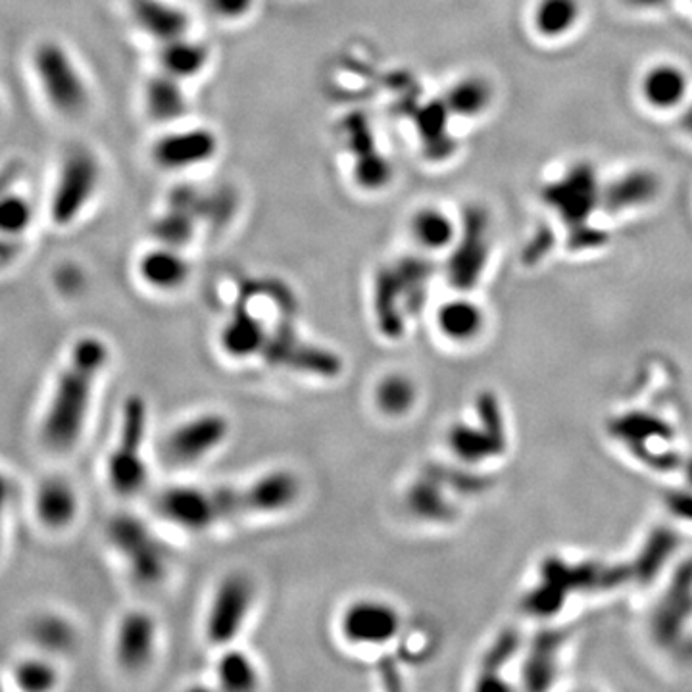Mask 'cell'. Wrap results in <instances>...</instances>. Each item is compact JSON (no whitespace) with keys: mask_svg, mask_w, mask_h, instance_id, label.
Listing matches in <instances>:
<instances>
[{"mask_svg":"<svg viewBox=\"0 0 692 692\" xmlns=\"http://www.w3.org/2000/svg\"><path fill=\"white\" fill-rule=\"evenodd\" d=\"M607 431L648 468L671 471L681 466V456L669 448L676 433L658 415L645 412L617 415L607 423Z\"/></svg>","mask_w":692,"mask_h":692,"instance_id":"obj_5","label":"cell"},{"mask_svg":"<svg viewBox=\"0 0 692 692\" xmlns=\"http://www.w3.org/2000/svg\"><path fill=\"white\" fill-rule=\"evenodd\" d=\"M458 227L453 217L438 208H422L412 215L410 233L417 245L427 250H445L458 237Z\"/></svg>","mask_w":692,"mask_h":692,"instance_id":"obj_31","label":"cell"},{"mask_svg":"<svg viewBox=\"0 0 692 692\" xmlns=\"http://www.w3.org/2000/svg\"><path fill=\"white\" fill-rule=\"evenodd\" d=\"M679 125H681V130H683L684 133H689L692 137V102L689 107L684 108L683 112H681Z\"/></svg>","mask_w":692,"mask_h":692,"instance_id":"obj_52","label":"cell"},{"mask_svg":"<svg viewBox=\"0 0 692 692\" xmlns=\"http://www.w3.org/2000/svg\"><path fill=\"white\" fill-rule=\"evenodd\" d=\"M448 487L431 471L410 484L406 506L417 520L427 523H450L458 517V507L448 499Z\"/></svg>","mask_w":692,"mask_h":692,"instance_id":"obj_20","label":"cell"},{"mask_svg":"<svg viewBox=\"0 0 692 692\" xmlns=\"http://www.w3.org/2000/svg\"><path fill=\"white\" fill-rule=\"evenodd\" d=\"M217 154V137L207 127L171 131L158 138L153 146L156 166L168 171L202 166Z\"/></svg>","mask_w":692,"mask_h":692,"instance_id":"obj_16","label":"cell"},{"mask_svg":"<svg viewBox=\"0 0 692 692\" xmlns=\"http://www.w3.org/2000/svg\"><path fill=\"white\" fill-rule=\"evenodd\" d=\"M154 233L161 245L181 248L191 241L194 227H192L191 215L185 212H171L161 217L160 222L154 225Z\"/></svg>","mask_w":692,"mask_h":692,"instance_id":"obj_43","label":"cell"},{"mask_svg":"<svg viewBox=\"0 0 692 692\" xmlns=\"http://www.w3.org/2000/svg\"><path fill=\"white\" fill-rule=\"evenodd\" d=\"M108 360L110 348L100 337L87 335L71 345L38 422V438L46 450L66 454L81 440Z\"/></svg>","mask_w":692,"mask_h":692,"instance_id":"obj_1","label":"cell"},{"mask_svg":"<svg viewBox=\"0 0 692 692\" xmlns=\"http://www.w3.org/2000/svg\"><path fill=\"white\" fill-rule=\"evenodd\" d=\"M607 243V233L596 225H584L579 230L568 231V245L571 250H594Z\"/></svg>","mask_w":692,"mask_h":692,"instance_id":"obj_47","label":"cell"},{"mask_svg":"<svg viewBox=\"0 0 692 692\" xmlns=\"http://www.w3.org/2000/svg\"><path fill=\"white\" fill-rule=\"evenodd\" d=\"M543 202L553 208L568 231L579 230L591 223V217L602 200L596 169L589 161H579L563 171V176L543 187Z\"/></svg>","mask_w":692,"mask_h":692,"instance_id":"obj_7","label":"cell"},{"mask_svg":"<svg viewBox=\"0 0 692 692\" xmlns=\"http://www.w3.org/2000/svg\"><path fill=\"white\" fill-rule=\"evenodd\" d=\"M391 174V166H389V161L381 154H361L360 160L356 164V181L360 183V187L369 189V191L381 189V187L389 183Z\"/></svg>","mask_w":692,"mask_h":692,"instance_id":"obj_45","label":"cell"},{"mask_svg":"<svg viewBox=\"0 0 692 692\" xmlns=\"http://www.w3.org/2000/svg\"><path fill=\"white\" fill-rule=\"evenodd\" d=\"M230 433L231 423L225 415L204 412L179 423L166 438L164 450L168 460L177 466H191L215 453L227 440Z\"/></svg>","mask_w":692,"mask_h":692,"instance_id":"obj_11","label":"cell"},{"mask_svg":"<svg viewBox=\"0 0 692 692\" xmlns=\"http://www.w3.org/2000/svg\"><path fill=\"white\" fill-rule=\"evenodd\" d=\"M108 543L127 563L138 583H160L168 576L169 554L145 522L131 514H118L108 522Z\"/></svg>","mask_w":692,"mask_h":692,"instance_id":"obj_4","label":"cell"},{"mask_svg":"<svg viewBox=\"0 0 692 692\" xmlns=\"http://www.w3.org/2000/svg\"><path fill=\"white\" fill-rule=\"evenodd\" d=\"M623 2L637 10H656V8L668 7L671 0H623Z\"/></svg>","mask_w":692,"mask_h":692,"instance_id":"obj_51","label":"cell"},{"mask_svg":"<svg viewBox=\"0 0 692 692\" xmlns=\"http://www.w3.org/2000/svg\"><path fill=\"white\" fill-rule=\"evenodd\" d=\"M31 207L22 197L0 199V235H22L30 227Z\"/></svg>","mask_w":692,"mask_h":692,"instance_id":"obj_44","label":"cell"},{"mask_svg":"<svg viewBox=\"0 0 692 692\" xmlns=\"http://www.w3.org/2000/svg\"><path fill=\"white\" fill-rule=\"evenodd\" d=\"M33 66L45 97L60 114L77 115L89 104V89L76 62L58 43H41L33 54Z\"/></svg>","mask_w":692,"mask_h":692,"instance_id":"obj_6","label":"cell"},{"mask_svg":"<svg viewBox=\"0 0 692 692\" xmlns=\"http://www.w3.org/2000/svg\"><path fill=\"white\" fill-rule=\"evenodd\" d=\"M373 397L381 414L389 417H402L415 406L417 387L404 373H389L377 383Z\"/></svg>","mask_w":692,"mask_h":692,"instance_id":"obj_37","label":"cell"},{"mask_svg":"<svg viewBox=\"0 0 692 692\" xmlns=\"http://www.w3.org/2000/svg\"><path fill=\"white\" fill-rule=\"evenodd\" d=\"M261 354L279 366L304 369L317 376H337L341 371V360L335 354L308 345L292 331V327H281L276 331V335L266 341Z\"/></svg>","mask_w":692,"mask_h":692,"instance_id":"obj_17","label":"cell"},{"mask_svg":"<svg viewBox=\"0 0 692 692\" xmlns=\"http://www.w3.org/2000/svg\"><path fill=\"white\" fill-rule=\"evenodd\" d=\"M581 18V0H538L533 23L538 35L560 38L571 33Z\"/></svg>","mask_w":692,"mask_h":692,"instance_id":"obj_34","label":"cell"},{"mask_svg":"<svg viewBox=\"0 0 692 692\" xmlns=\"http://www.w3.org/2000/svg\"><path fill=\"white\" fill-rule=\"evenodd\" d=\"M692 622V561L683 563L671 577L650 617L654 640L668 650L681 648L684 629Z\"/></svg>","mask_w":692,"mask_h":692,"instance_id":"obj_12","label":"cell"},{"mask_svg":"<svg viewBox=\"0 0 692 692\" xmlns=\"http://www.w3.org/2000/svg\"><path fill=\"white\" fill-rule=\"evenodd\" d=\"M100 166L97 156L83 146L71 148L62 160L54 187L51 214L54 223L69 225L83 214L99 189Z\"/></svg>","mask_w":692,"mask_h":692,"instance_id":"obj_8","label":"cell"},{"mask_svg":"<svg viewBox=\"0 0 692 692\" xmlns=\"http://www.w3.org/2000/svg\"><path fill=\"white\" fill-rule=\"evenodd\" d=\"M266 341L268 335L264 331V323L248 310H238L231 315L222 331L223 350L231 358H250L254 354H261Z\"/></svg>","mask_w":692,"mask_h":692,"instance_id":"obj_27","label":"cell"},{"mask_svg":"<svg viewBox=\"0 0 692 692\" xmlns=\"http://www.w3.org/2000/svg\"><path fill=\"white\" fill-rule=\"evenodd\" d=\"M689 92V77L673 64H658L646 71L640 81L643 99L656 110L681 107Z\"/></svg>","mask_w":692,"mask_h":692,"instance_id":"obj_24","label":"cell"},{"mask_svg":"<svg viewBox=\"0 0 692 692\" xmlns=\"http://www.w3.org/2000/svg\"><path fill=\"white\" fill-rule=\"evenodd\" d=\"M491 83L483 77L469 76L454 83L446 92L445 104L450 114L477 118L491 107Z\"/></svg>","mask_w":692,"mask_h":692,"instance_id":"obj_36","label":"cell"},{"mask_svg":"<svg viewBox=\"0 0 692 692\" xmlns=\"http://www.w3.org/2000/svg\"><path fill=\"white\" fill-rule=\"evenodd\" d=\"M566 596L568 592L560 589L558 584L540 579V584L525 594L523 610L533 617H553L566 604Z\"/></svg>","mask_w":692,"mask_h":692,"instance_id":"obj_40","label":"cell"},{"mask_svg":"<svg viewBox=\"0 0 692 692\" xmlns=\"http://www.w3.org/2000/svg\"><path fill=\"white\" fill-rule=\"evenodd\" d=\"M406 299L400 287L399 277L391 269H384L377 277L376 314L379 327L387 337H399L404 330Z\"/></svg>","mask_w":692,"mask_h":692,"instance_id":"obj_29","label":"cell"},{"mask_svg":"<svg viewBox=\"0 0 692 692\" xmlns=\"http://www.w3.org/2000/svg\"><path fill=\"white\" fill-rule=\"evenodd\" d=\"M302 484L291 469H274L256 477L245 487L214 489L222 520L238 515H266L283 512L299 500Z\"/></svg>","mask_w":692,"mask_h":692,"instance_id":"obj_3","label":"cell"},{"mask_svg":"<svg viewBox=\"0 0 692 692\" xmlns=\"http://www.w3.org/2000/svg\"><path fill=\"white\" fill-rule=\"evenodd\" d=\"M189 261L179 254V248L161 245L143 254L138 261V276L156 291H176L189 279Z\"/></svg>","mask_w":692,"mask_h":692,"instance_id":"obj_21","label":"cell"},{"mask_svg":"<svg viewBox=\"0 0 692 692\" xmlns=\"http://www.w3.org/2000/svg\"><path fill=\"white\" fill-rule=\"evenodd\" d=\"M554 235L550 227H540L537 233L527 241V245L523 248L522 258L525 264H538L545 258L546 254L553 250Z\"/></svg>","mask_w":692,"mask_h":692,"instance_id":"obj_49","label":"cell"},{"mask_svg":"<svg viewBox=\"0 0 692 692\" xmlns=\"http://www.w3.org/2000/svg\"><path fill=\"white\" fill-rule=\"evenodd\" d=\"M691 2H692V0H691Z\"/></svg>","mask_w":692,"mask_h":692,"instance_id":"obj_55","label":"cell"},{"mask_svg":"<svg viewBox=\"0 0 692 692\" xmlns=\"http://www.w3.org/2000/svg\"><path fill=\"white\" fill-rule=\"evenodd\" d=\"M437 327L453 343H471L483 331V310L466 297L448 300L438 308Z\"/></svg>","mask_w":692,"mask_h":692,"instance_id":"obj_25","label":"cell"},{"mask_svg":"<svg viewBox=\"0 0 692 692\" xmlns=\"http://www.w3.org/2000/svg\"><path fill=\"white\" fill-rule=\"evenodd\" d=\"M135 18L146 33L164 43L185 37V31L189 27L187 14L164 0H137Z\"/></svg>","mask_w":692,"mask_h":692,"instance_id":"obj_28","label":"cell"},{"mask_svg":"<svg viewBox=\"0 0 692 692\" xmlns=\"http://www.w3.org/2000/svg\"><path fill=\"white\" fill-rule=\"evenodd\" d=\"M660 192V179L650 169H630L602 187L600 208L610 214L650 204Z\"/></svg>","mask_w":692,"mask_h":692,"instance_id":"obj_19","label":"cell"},{"mask_svg":"<svg viewBox=\"0 0 692 692\" xmlns=\"http://www.w3.org/2000/svg\"><path fill=\"white\" fill-rule=\"evenodd\" d=\"M187 97L181 89V79L164 71L150 79L146 87V110L156 122H174L187 114Z\"/></svg>","mask_w":692,"mask_h":692,"instance_id":"obj_32","label":"cell"},{"mask_svg":"<svg viewBox=\"0 0 692 692\" xmlns=\"http://www.w3.org/2000/svg\"><path fill=\"white\" fill-rule=\"evenodd\" d=\"M27 635H30L31 645L37 648V652L46 654L51 658L76 652L79 645V630L74 622L56 612L35 615L31 620Z\"/></svg>","mask_w":692,"mask_h":692,"instance_id":"obj_22","label":"cell"},{"mask_svg":"<svg viewBox=\"0 0 692 692\" xmlns=\"http://www.w3.org/2000/svg\"><path fill=\"white\" fill-rule=\"evenodd\" d=\"M215 677L225 691L246 692L260 687V673L250 660V656L233 648L220 656L215 666Z\"/></svg>","mask_w":692,"mask_h":692,"instance_id":"obj_38","label":"cell"},{"mask_svg":"<svg viewBox=\"0 0 692 692\" xmlns=\"http://www.w3.org/2000/svg\"><path fill=\"white\" fill-rule=\"evenodd\" d=\"M446 443L456 460L468 466H477L483 461L499 458L506 453L494 438L481 427L469 423H454L446 435Z\"/></svg>","mask_w":692,"mask_h":692,"instance_id":"obj_26","label":"cell"},{"mask_svg":"<svg viewBox=\"0 0 692 692\" xmlns=\"http://www.w3.org/2000/svg\"><path fill=\"white\" fill-rule=\"evenodd\" d=\"M522 645V638L515 629H506L494 638L491 648L484 652L481 660V673L483 676H499L500 669L504 668L514 658Z\"/></svg>","mask_w":692,"mask_h":692,"instance_id":"obj_42","label":"cell"},{"mask_svg":"<svg viewBox=\"0 0 692 692\" xmlns=\"http://www.w3.org/2000/svg\"><path fill=\"white\" fill-rule=\"evenodd\" d=\"M427 471L438 477L450 491L464 492V494H477L484 491L489 483L483 477L473 476L469 471H460V469L440 468V466H431Z\"/></svg>","mask_w":692,"mask_h":692,"instance_id":"obj_46","label":"cell"},{"mask_svg":"<svg viewBox=\"0 0 692 692\" xmlns=\"http://www.w3.org/2000/svg\"><path fill=\"white\" fill-rule=\"evenodd\" d=\"M158 627L145 610H131L115 627L114 656L118 666L127 673L145 671L154 660Z\"/></svg>","mask_w":692,"mask_h":692,"instance_id":"obj_15","label":"cell"},{"mask_svg":"<svg viewBox=\"0 0 692 692\" xmlns=\"http://www.w3.org/2000/svg\"><path fill=\"white\" fill-rule=\"evenodd\" d=\"M677 546H679V535H676V531L669 527L654 529L646 538L635 561L630 563L633 579L646 581V583L656 579L676 553Z\"/></svg>","mask_w":692,"mask_h":692,"instance_id":"obj_30","label":"cell"},{"mask_svg":"<svg viewBox=\"0 0 692 692\" xmlns=\"http://www.w3.org/2000/svg\"><path fill=\"white\" fill-rule=\"evenodd\" d=\"M10 679L18 691L48 692L60 683V671L54 663V658L46 654L23 656L15 661L10 671Z\"/></svg>","mask_w":692,"mask_h":692,"instance_id":"obj_33","label":"cell"},{"mask_svg":"<svg viewBox=\"0 0 692 692\" xmlns=\"http://www.w3.org/2000/svg\"><path fill=\"white\" fill-rule=\"evenodd\" d=\"M477 420L489 435L499 443L504 450L507 448V425L500 400L494 392L483 391L476 399Z\"/></svg>","mask_w":692,"mask_h":692,"instance_id":"obj_41","label":"cell"},{"mask_svg":"<svg viewBox=\"0 0 692 692\" xmlns=\"http://www.w3.org/2000/svg\"><path fill=\"white\" fill-rule=\"evenodd\" d=\"M204 4L214 18L235 22L253 10L254 0H204Z\"/></svg>","mask_w":692,"mask_h":692,"instance_id":"obj_48","label":"cell"},{"mask_svg":"<svg viewBox=\"0 0 692 692\" xmlns=\"http://www.w3.org/2000/svg\"><path fill=\"white\" fill-rule=\"evenodd\" d=\"M253 604L254 584L245 573L223 577L208 607V640L215 646L233 643L245 627Z\"/></svg>","mask_w":692,"mask_h":692,"instance_id":"obj_10","label":"cell"},{"mask_svg":"<svg viewBox=\"0 0 692 692\" xmlns=\"http://www.w3.org/2000/svg\"><path fill=\"white\" fill-rule=\"evenodd\" d=\"M33 512L41 527L58 533L74 525L79 514V494L68 477L48 476L33 494Z\"/></svg>","mask_w":692,"mask_h":692,"instance_id":"obj_18","label":"cell"},{"mask_svg":"<svg viewBox=\"0 0 692 692\" xmlns=\"http://www.w3.org/2000/svg\"><path fill=\"white\" fill-rule=\"evenodd\" d=\"M156 512L166 522L192 533L210 529L222 522L214 491L189 484L164 489L156 499Z\"/></svg>","mask_w":692,"mask_h":692,"instance_id":"obj_14","label":"cell"},{"mask_svg":"<svg viewBox=\"0 0 692 692\" xmlns=\"http://www.w3.org/2000/svg\"><path fill=\"white\" fill-rule=\"evenodd\" d=\"M448 115L450 110L445 102H431L420 112L417 127L431 158H446L453 153L454 141L448 135Z\"/></svg>","mask_w":692,"mask_h":692,"instance_id":"obj_39","label":"cell"},{"mask_svg":"<svg viewBox=\"0 0 692 692\" xmlns=\"http://www.w3.org/2000/svg\"><path fill=\"white\" fill-rule=\"evenodd\" d=\"M684 476H687V481H689V487L692 489V458L691 460L684 464Z\"/></svg>","mask_w":692,"mask_h":692,"instance_id":"obj_53","label":"cell"},{"mask_svg":"<svg viewBox=\"0 0 692 692\" xmlns=\"http://www.w3.org/2000/svg\"><path fill=\"white\" fill-rule=\"evenodd\" d=\"M663 502L668 506L669 514L681 522L692 523V489H679V491H668L663 496Z\"/></svg>","mask_w":692,"mask_h":692,"instance_id":"obj_50","label":"cell"},{"mask_svg":"<svg viewBox=\"0 0 692 692\" xmlns=\"http://www.w3.org/2000/svg\"><path fill=\"white\" fill-rule=\"evenodd\" d=\"M489 254H491L489 214L483 208H468L446 268V276L454 289L458 291L473 289L483 276Z\"/></svg>","mask_w":692,"mask_h":692,"instance_id":"obj_9","label":"cell"},{"mask_svg":"<svg viewBox=\"0 0 692 692\" xmlns=\"http://www.w3.org/2000/svg\"><path fill=\"white\" fill-rule=\"evenodd\" d=\"M563 640H566V633L561 630H545L535 638L523 666V679L527 689L545 691L548 687H553L556 673H558V658H560Z\"/></svg>","mask_w":692,"mask_h":692,"instance_id":"obj_23","label":"cell"},{"mask_svg":"<svg viewBox=\"0 0 692 692\" xmlns=\"http://www.w3.org/2000/svg\"><path fill=\"white\" fill-rule=\"evenodd\" d=\"M161 68L177 79H191L207 68L208 48L197 41L179 37L168 41L161 51Z\"/></svg>","mask_w":692,"mask_h":692,"instance_id":"obj_35","label":"cell"},{"mask_svg":"<svg viewBox=\"0 0 692 692\" xmlns=\"http://www.w3.org/2000/svg\"><path fill=\"white\" fill-rule=\"evenodd\" d=\"M146 431L148 406L143 397L131 394L123 402L120 431L107 460L108 484L123 499L138 494L148 481L145 460Z\"/></svg>","mask_w":692,"mask_h":692,"instance_id":"obj_2","label":"cell"},{"mask_svg":"<svg viewBox=\"0 0 692 692\" xmlns=\"http://www.w3.org/2000/svg\"><path fill=\"white\" fill-rule=\"evenodd\" d=\"M4 525H7V515H0V548H2V540H4Z\"/></svg>","mask_w":692,"mask_h":692,"instance_id":"obj_54","label":"cell"},{"mask_svg":"<svg viewBox=\"0 0 692 692\" xmlns=\"http://www.w3.org/2000/svg\"><path fill=\"white\" fill-rule=\"evenodd\" d=\"M402 615L391 602L356 600L341 615L343 637L356 646H383L399 635Z\"/></svg>","mask_w":692,"mask_h":692,"instance_id":"obj_13","label":"cell"}]
</instances>
